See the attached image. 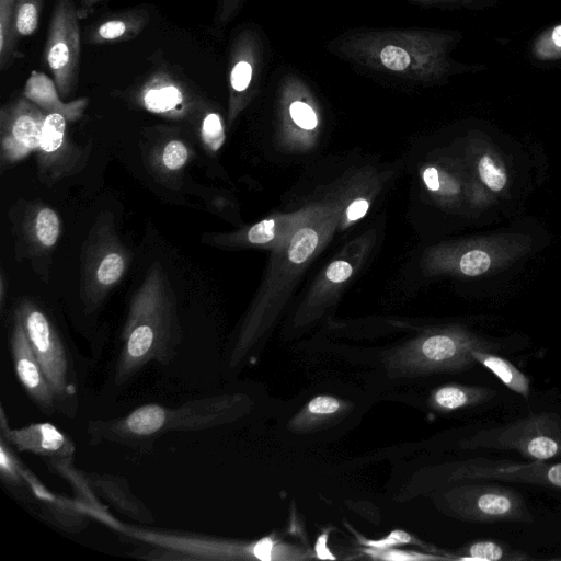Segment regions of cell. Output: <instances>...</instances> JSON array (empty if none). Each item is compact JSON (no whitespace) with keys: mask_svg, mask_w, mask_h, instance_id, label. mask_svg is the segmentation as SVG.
<instances>
[{"mask_svg":"<svg viewBox=\"0 0 561 561\" xmlns=\"http://www.w3.org/2000/svg\"><path fill=\"white\" fill-rule=\"evenodd\" d=\"M123 332L116 365V381L125 382L152 359L168 363L175 345V331L167 313L151 296H139Z\"/></svg>","mask_w":561,"mask_h":561,"instance_id":"1","label":"cell"},{"mask_svg":"<svg viewBox=\"0 0 561 561\" xmlns=\"http://www.w3.org/2000/svg\"><path fill=\"white\" fill-rule=\"evenodd\" d=\"M471 446L514 450L531 460L561 457V415L531 414L499 427L478 432Z\"/></svg>","mask_w":561,"mask_h":561,"instance_id":"2","label":"cell"},{"mask_svg":"<svg viewBox=\"0 0 561 561\" xmlns=\"http://www.w3.org/2000/svg\"><path fill=\"white\" fill-rule=\"evenodd\" d=\"M80 54V25L75 2L56 0L44 48V61L64 96L77 84Z\"/></svg>","mask_w":561,"mask_h":561,"instance_id":"3","label":"cell"},{"mask_svg":"<svg viewBox=\"0 0 561 561\" xmlns=\"http://www.w3.org/2000/svg\"><path fill=\"white\" fill-rule=\"evenodd\" d=\"M21 317L31 346L57 402L65 401L75 390L70 382L68 358L58 334L47 317L36 308L24 307Z\"/></svg>","mask_w":561,"mask_h":561,"instance_id":"4","label":"cell"},{"mask_svg":"<svg viewBox=\"0 0 561 561\" xmlns=\"http://www.w3.org/2000/svg\"><path fill=\"white\" fill-rule=\"evenodd\" d=\"M457 511L478 522H529L531 514L519 493L497 484H478L457 490Z\"/></svg>","mask_w":561,"mask_h":561,"instance_id":"5","label":"cell"},{"mask_svg":"<svg viewBox=\"0 0 561 561\" xmlns=\"http://www.w3.org/2000/svg\"><path fill=\"white\" fill-rule=\"evenodd\" d=\"M494 345L462 332L439 333L426 337L420 346L419 355H410L419 367L432 370H460L472 366L477 360L474 350L490 351Z\"/></svg>","mask_w":561,"mask_h":561,"instance_id":"6","label":"cell"},{"mask_svg":"<svg viewBox=\"0 0 561 561\" xmlns=\"http://www.w3.org/2000/svg\"><path fill=\"white\" fill-rule=\"evenodd\" d=\"M458 477L473 480L513 481L561 491V463L534 460L529 463L480 459L466 465Z\"/></svg>","mask_w":561,"mask_h":561,"instance_id":"7","label":"cell"},{"mask_svg":"<svg viewBox=\"0 0 561 561\" xmlns=\"http://www.w3.org/2000/svg\"><path fill=\"white\" fill-rule=\"evenodd\" d=\"M45 115L26 98L1 111L2 151L11 161L39 148Z\"/></svg>","mask_w":561,"mask_h":561,"instance_id":"8","label":"cell"},{"mask_svg":"<svg viewBox=\"0 0 561 561\" xmlns=\"http://www.w3.org/2000/svg\"><path fill=\"white\" fill-rule=\"evenodd\" d=\"M11 350L19 380L44 412H54L57 399L31 346L21 313L15 317Z\"/></svg>","mask_w":561,"mask_h":561,"instance_id":"9","label":"cell"},{"mask_svg":"<svg viewBox=\"0 0 561 561\" xmlns=\"http://www.w3.org/2000/svg\"><path fill=\"white\" fill-rule=\"evenodd\" d=\"M24 98L48 113H59L69 121L81 117L88 105V99L65 103L59 99V91L54 79L43 72L33 70L25 83Z\"/></svg>","mask_w":561,"mask_h":561,"instance_id":"10","label":"cell"},{"mask_svg":"<svg viewBox=\"0 0 561 561\" xmlns=\"http://www.w3.org/2000/svg\"><path fill=\"white\" fill-rule=\"evenodd\" d=\"M148 22L149 12L145 9L123 11L93 25L88 33V39L92 45L125 42L138 36Z\"/></svg>","mask_w":561,"mask_h":561,"instance_id":"11","label":"cell"},{"mask_svg":"<svg viewBox=\"0 0 561 561\" xmlns=\"http://www.w3.org/2000/svg\"><path fill=\"white\" fill-rule=\"evenodd\" d=\"M142 105L152 113H178L185 104V91L170 73H153L141 88Z\"/></svg>","mask_w":561,"mask_h":561,"instance_id":"12","label":"cell"},{"mask_svg":"<svg viewBox=\"0 0 561 561\" xmlns=\"http://www.w3.org/2000/svg\"><path fill=\"white\" fill-rule=\"evenodd\" d=\"M472 356L478 363L492 371L507 388L525 399L529 397L528 378L510 360L484 350H474Z\"/></svg>","mask_w":561,"mask_h":561,"instance_id":"13","label":"cell"},{"mask_svg":"<svg viewBox=\"0 0 561 561\" xmlns=\"http://www.w3.org/2000/svg\"><path fill=\"white\" fill-rule=\"evenodd\" d=\"M495 391L484 387L448 385L437 389L433 396L435 405L445 411H453L490 400Z\"/></svg>","mask_w":561,"mask_h":561,"instance_id":"14","label":"cell"},{"mask_svg":"<svg viewBox=\"0 0 561 561\" xmlns=\"http://www.w3.org/2000/svg\"><path fill=\"white\" fill-rule=\"evenodd\" d=\"M15 2L16 0H0V70L2 71L18 58L19 38L13 25Z\"/></svg>","mask_w":561,"mask_h":561,"instance_id":"15","label":"cell"},{"mask_svg":"<svg viewBox=\"0 0 561 561\" xmlns=\"http://www.w3.org/2000/svg\"><path fill=\"white\" fill-rule=\"evenodd\" d=\"M167 410L157 404H147L131 412L125 420V430L137 436H149L167 423Z\"/></svg>","mask_w":561,"mask_h":561,"instance_id":"16","label":"cell"},{"mask_svg":"<svg viewBox=\"0 0 561 561\" xmlns=\"http://www.w3.org/2000/svg\"><path fill=\"white\" fill-rule=\"evenodd\" d=\"M43 2L44 0H16L13 25L18 38L30 36L37 30Z\"/></svg>","mask_w":561,"mask_h":561,"instance_id":"17","label":"cell"},{"mask_svg":"<svg viewBox=\"0 0 561 561\" xmlns=\"http://www.w3.org/2000/svg\"><path fill=\"white\" fill-rule=\"evenodd\" d=\"M527 556L510 550L502 543L493 540H481L471 543L467 549V556L460 560H524Z\"/></svg>","mask_w":561,"mask_h":561,"instance_id":"18","label":"cell"},{"mask_svg":"<svg viewBox=\"0 0 561 561\" xmlns=\"http://www.w3.org/2000/svg\"><path fill=\"white\" fill-rule=\"evenodd\" d=\"M531 54L539 61L561 59V24L542 32L531 46Z\"/></svg>","mask_w":561,"mask_h":561,"instance_id":"19","label":"cell"},{"mask_svg":"<svg viewBox=\"0 0 561 561\" xmlns=\"http://www.w3.org/2000/svg\"><path fill=\"white\" fill-rule=\"evenodd\" d=\"M66 117L59 113H47L42 128L39 149L46 153L55 152L64 141Z\"/></svg>","mask_w":561,"mask_h":561,"instance_id":"20","label":"cell"},{"mask_svg":"<svg viewBox=\"0 0 561 561\" xmlns=\"http://www.w3.org/2000/svg\"><path fill=\"white\" fill-rule=\"evenodd\" d=\"M318 245V234L311 228H301L291 238L289 260L296 264L305 262Z\"/></svg>","mask_w":561,"mask_h":561,"instance_id":"21","label":"cell"},{"mask_svg":"<svg viewBox=\"0 0 561 561\" xmlns=\"http://www.w3.org/2000/svg\"><path fill=\"white\" fill-rule=\"evenodd\" d=\"M36 236L45 247H53L59 236L60 222L57 214L50 208L38 211L35 224Z\"/></svg>","mask_w":561,"mask_h":561,"instance_id":"22","label":"cell"},{"mask_svg":"<svg viewBox=\"0 0 561 561\" xmlns=\"http://www.w3.org/2000/svg\"><path fill=\"white\" fill-rule=\"evenodd\" d=\"M492 265V256L488 251L473 249L466 252L460 261L459 268L467 276L484 274Z\"/></svg>","mask_w":561,"mask_h":561,"instance_id":"23","label":"cell"},{"mask_svg":"<svg viewBox=\"0 0 561 561\" xmlns=\"http://www.w3.org/2000/svg\"><path fill=\"white\" fill-rule=\"evenodd\" d=\"M479 175L482 182L492 191H501L506 185V174L492 157L483 156L478 164Z\"/></svg>","mask_w":561,"mask_h":561,"instance_id":"24","label":"cell"},{"mask_svg":"<svg viewBox=\"0 0 561 561\" xmlns=\"http://www.w3.org/2000/svg\"><path fill=\"white\" fill-rule=\"evenodd\" d=\"M124 267L125 263L121 254L108 253L98 267L96 278L104 286L112 285L122 276Z\"/></svg>","mask_w":561,"mask_h":561,"instance_id":"25","label":"cell"},{"mask_svg":"<svg viewBox=\"0 0 561 561\" xmlns=\"http://www.w3.org/2000/svg\"><path fill=\"white\" fill-rule=\"evenodd\" d=\"M202 136L205 144L214 151L221 147L225 140V131L218 114L209 113L205 116L202 124Z\"/></svg>","mask_w":561,"mask_h":561,"instance_id":"26","label":"cell"},{"mask_svg":"<svg viewBox=\"0 0 561 561\" xmlns=\"http://www.w3.org/2000/svg\"><path fill=\"white\" fill-rule=\"evenodd\" d=\"M379 57L386 68L394 71L405 70L411 61L408 51L394 45L383 47Z\"/></svg>","mask_w":561,"mask_h":561,"instance_id":"27","label":"cell"},{"mask_svg":"<svg viewBox=\"0 0 561 561\" xmlns=\"http://www.w3.org/2000/svg\"><path fill=\"white\" fill-rule=\"evenodd\" d=\"M252 65L245 59H238L230 71V85L234 92L245 91L252 80Z\"/></svg>","mask_w":561,"mask_h":561,"instance_id":"28","label":"cell"},{"mask_svg":"<svg viewBox=\"0 0 561 561\" xmlns=\"http://www.w3.org/2000/svg\"><path fill=\"white\" fill-rule=\"evenodd\" d=\"M367 554L376 558V559H382V560H391V561H419V560H433V559H439L438 557L434 556H426L422 553H415L412 551H401V550H394V549H367L365 551Z\"/></svg>","mask_w":561,"mask_h":561,"instance_id":"29","label":"cell"},{"mask_svg":"<svg viewBox=\"0 0 561 561\" xmlns=\"http://www.w3.org/2000/svg\"><path fill=\"white\" fill-rule=\"evenodd\" d=\"M188 157L187 149L182 141L172 140L167 144L163 150L162 159L164 165L170 170L182 168Z\"/></svg>","mask_w":561,"mask_h":561,"instance_id":"30","label":"cell"},{"mask_svg":"<svg viewBox=\"0 0 561 561\" xmlns=\"http://www.w3.org/2000/svg\"><path fill=\"white\" fill-rule=\"evenodd\" d=\"M293 121L301 128L313 129L317 124V115L313 110L302 102H294L289 108Z\"/></svg>","mask_w":561,"mask_h":561,"instance_id":"31","label":"cell"},{"mask_svg":"<svg viewBox=\"0 0 561 561\" xmlns=\"http://www.w3.org/2000/svg\"><path fill=\"white\" fill-rule=\"evenodd\" d=\"M275 221L265 219L255 224L248 232V239L251 243L263 244L274 238Z\"/></svg>","mask_w":561,"mask_h":561,"instance_id":"32","label":"cell"},{"mask_svg":"<svg viewBox=\"0 0 561 561\" xmlns=\"http://www.w3.org/2000/svg\"><path fill=\"white\" fill-rule=\"evenodd\" d=\"M341 403L331 396H317L308 403V412L316 415L333 414L339 411Z\"/></svg>","mask_w":561,"mask_h":561,"instance_id":"33","label":"cell"},{"mask_svg":"<svg viewBox=\"0 0 561 561\" xmlns=\"http://www.w3.org/2000/svg\"><path fill=\"white\" fill-rule=\"evenodd\" d=\"M411 537L403 530H393L386 538L380 540H362V543L370 548L386 549L400 543H409Z\"/></svg>","mask_w":561,"mask_h":561,"instance_id":"34","label":"cell"},{"mask_svg":"<svg viewBox=\"0 0 561 561\" xmlns=\"http://www.w3.org/2000/svg\"><path fill=\"white\" fill-rule=\"evenodd\" d=\"M352 266L346 261H334L327 270V277L333 283L346 280L352 274Z\"/></svg>","mask_w":561,"mask_h":561,"instance_id":"35","label":"cell"},{"mask_svg":"<svg viewBox=\"0 0 561 561\" xmlns=\"http://www.w3.org/2000/svg\"><path fill=\"white\" fill-rule=\"evenodd\" d=\"M274 547L275 542L273 541V539L271 537H264L261 540H259L253 547V554L255 558L260 560L270 561L274 559Z\"/></svg>","mask_w":561,"mask_h":561,"instance_id":"36","label":"cell"},{"mask_svg":"<svg viewBox=\"0 0 561 561\" xmlns=\"http://www.w3.org/2000/svg\"><path fill=\"white\" fill-rule=\"evenodd\" d=\"M368 209V202L364 198L354 201L347 208L346 215L350 221L362 218Z\"/></svg>","mask_w":561,"mask_h":561,"instance_id":"37","label":"cell"},{"mask_svg":"<svg viewBox=\"0 0 561 561\" xmlns=\"http://www.w3.org/2000/svg\"><path fill=\"white\" fill-rule=\"evenodd\" d=\"M327 542H328V535L327 534H322L321 536L318 537V539L316 541V546H314L316 554H317V557L319 559H332V560H334L335 557L329 550V548L327 546Z\"/></svg>","mask_w":561,"mask_h":561,"instance_id":"38","label":"cell"},{"mask_svg":"<svg viewBox=\"0 0 561 561\" xmlns=\"http://www.w3.org/2000/svg\"><path fill=\"white\" fill-rule=\"evenodd\" d=\"M424 182L427 185V187L432 191H436L439 188V180H438V172L434 168H427L424 171L423 174Z\"/></svg>","mask_w":561,"mask_h":561,"instance_id":"39","label":"cell"},{"mask_svg":"<svg viewBox=\"0 0 561 561\" xmlns=\"http://www.w3.org/2000/svg\"><path fill=\"white\" fill-rule=\"evenodd\" d=\"M103 0H81V5L83 10L91 9L95 4L100 3Z\"/></svg>","mask_w":561,"mask_h":561,"instance_id":"40","label":"cell"},{"mask_svg":"<svg viewBox=\"0 0 561 561\" xmlns=\"http://www.w3.org/2000/svg\"><path fill=\"white\" fill-rule=\"evenodd\" d=\"M461 1H463L465 3H467V2H481V1H483V0H461Z\"/></svg>","mask_w":561,"mask_h":561,"instance_id":"41","label":"cell"}]
</instances>
